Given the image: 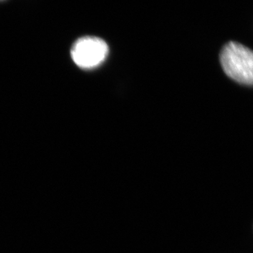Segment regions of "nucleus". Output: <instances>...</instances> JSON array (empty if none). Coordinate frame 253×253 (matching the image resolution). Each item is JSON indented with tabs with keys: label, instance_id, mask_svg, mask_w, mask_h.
<instances>
[{
	"label": "nucleus",
	"instance_id": "nucleus-1",
	"mask_svg": "<svg viewBox=\"0 0 253 253\" xmlns=\"http://www.w3.org/2000/svg\"><path fill=\"white\" fill-rule=\"evenodd\" d=\"M226 76L241 84L253 85V51L236 42H229L219 56Z\"/></svg>",
	"mask_w": 253,
	"mask_h": 253
},
{
	"label": "nucleus",
	"instance_id": "nucleus-2",
	"mask_svg": "<svg viewBox=\"0 0 253 253\" xmlns=\"http://www.w3.org/2000/svg\"><path fill=\"white\" fill-rule=\"evenodd\" d=\"M106 42L96 37L86 36L78 39L71 50L73 62L83 69H92L104 63L109 54Z\"/></svg>",
	"mask_w": 253,
	"mask_h": 253
}]
</instances>
